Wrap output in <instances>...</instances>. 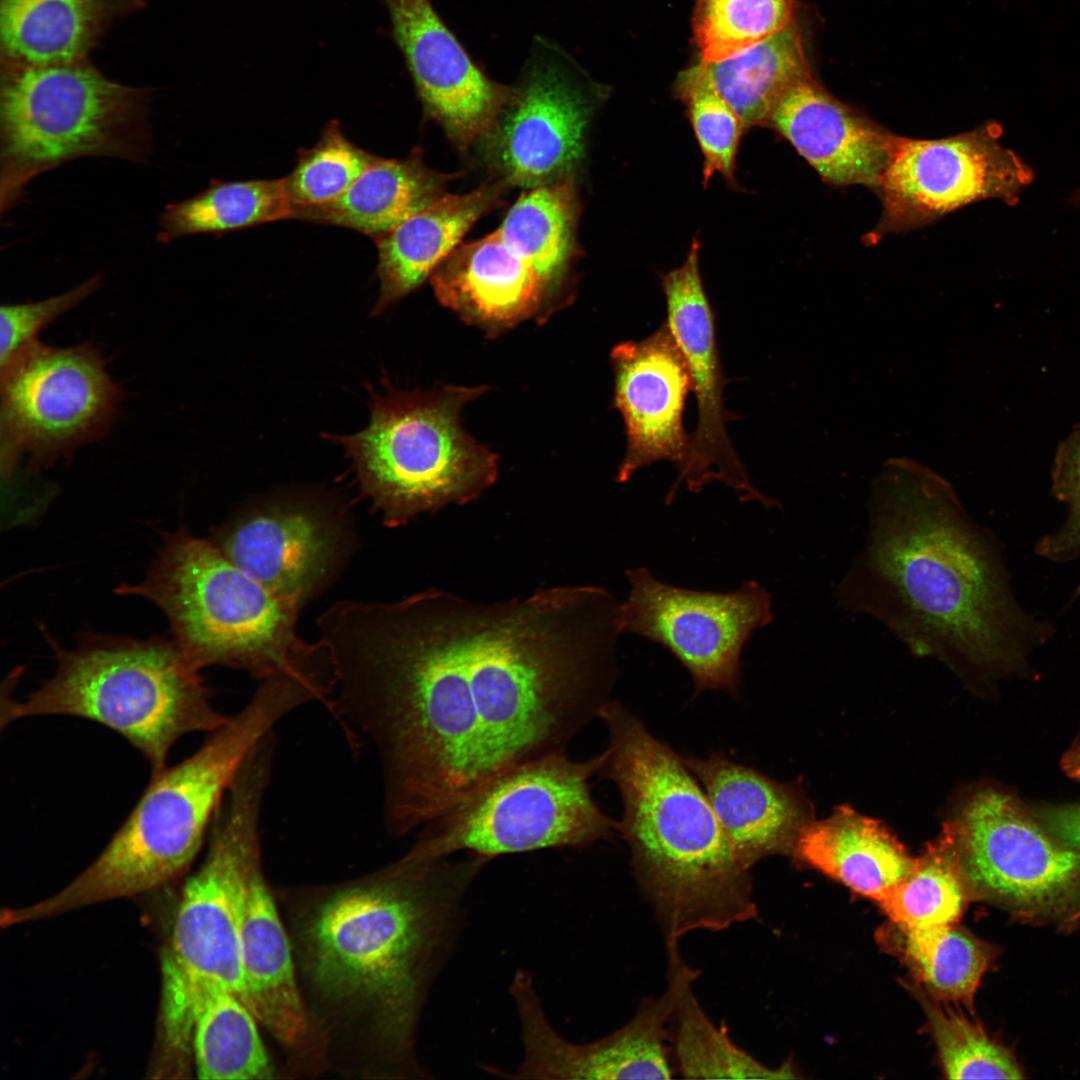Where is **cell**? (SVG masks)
I'll return each instance as SVG.
<instances>
[{
    "instance_id": "cell-16",
    "label": "cell",
    "mask_w": 1080,
    "mask_h": 1080,
    "mask_svg": "<svg viewBox=\"0 0 1080 1080\" xmlns=\"http://www.w3.org/2000/svg\"><path fill=\"white\" fill-rule=\"evenodd\" d=\"M601 98L599 86L544 43L496 124L478 143L486 164L497 180L527 190L573 179Z\"/></svg>"
},
{
    "instance_id": "cell-35",
    "label": "cell",
    "mask_w": 1080,
    "mask_h": 1080,
    "mask_svg": "<svg viewBox=\"0 0 1080 1080\" xmlns=\"http://www.w3.org/2000/svg\"><path fill=\"white\" fill-rule=\"evenodd\" d=\"M904 935V957L918 981L937 1000L970 1010L981 979L997 951L954 925Z\"/></svg>"
},
{
    "instance_id": "cell-1",
    "label": "cell",
    "mask_w": 1080,
    "mask_h": 1080,
    "mask_svg": "<svg viewBox=\"0 0 1080 1080\" xmlns=\"http://www.w3.org/2000/svg\"><path fill=\"white\" fill-rule=\"evenodd\" d=\"M616 610L602 587L563 585L493 603L431 588L322 614L334 706L375 748L388 832L566 751L611 701Z\"/></svg>"
},
{
    "instance_id": "cell-8",
    "label": "cell",
    "mask_w": 1080,
    "mask_h": 1080,
    "mask_svg": "<svg viewBox=\"0 0 1080 1080\" xmlns=\"http://www.w3.org/2000/svg\"><path fill=\"white\" fill-rule=\"evenodd\" d=\"M121 595L157 605L173 641L198 669L222 665L258 680L312 661L324 652L296 632L299 606L234 565L210 541L184 529L169 532L146 577L122 584Z\"/></svg>"
},
{
    "instance_id": "cell-24",
    "label": "cell",
    "mask_w": 1080,
    "mask_h": 1080,
    "mask_svg": "<svg viewBox=\"0 0 1080 1080\" xmlns=\"http://www.w3.org/2000/svg\"><path fill=\"white\" fill-rule=\"evenodd\" d=\"M702 784L739 862L751 870L760 860L792 852L805 824L797 792L753 767L721 753L682 757Z\"/></svg>"
},
{
    "instance_id": "cell-38",
    "label": "cell",
    "mask_w": 1080,
    "mask_h": 1080,
    "mask_svg": "<svg viewBox=\"0 0 1080 1080\" xmlns=\"http://www.w3.org/2000/svg\"><path fill=\"white\" fill-rule=\"evenodd\" d=\"M379 159L352 143L338 121L328 123L317 143L299 153L295 167L283 178L291 218L341 196Z\"/></svg>"
},
{
    "instance_id": "cell-28",
    "label": "cell",
    "mask_w": 1080,
    "mask_h": 1080,
    "mask_svg": "<svg viewBox=\"0 0 1080 1080\" xmlns=\"http://www.w3.org/2000/svg\"><path fill=\"white\" fill-rule=\"evenodd\" d=\"M792 853L875 901L905 880L917 860L879 822L843 807L829 818L804 824Z\"/></svg>"
},
{
    "instance_id": "cell-11",
    "label": "cell",
    "mask_w": 1080,
    "mask_h": 1080,
    "mask_svg": "<svg viewBox=\"0 0 1080 1080\" xmlns=\"http://www.w3.org/2000/svg\"><path fill=\"white\" fill-rule=\"evenodd\" d=\"M603 759L560 751L513 766L423 825L405 856L424 864L459 852L491 860L609 839L617 822L597 805L590 783Z\"/></svg>"
},
{
    "instance_id": "cell-7",
    "label": "cell",
    "mask_w": 1080,
    "mask_h": 1080,
    "mask_svg": "<svg viewBox=\"0 0 1080 1080\" xmlns=\"http://www.w3.org/2000/svg\"><path fill=\"white\" fill-rule=\"evenodd\" d=\"M54 647L57 665L48 680L24 699L2 696V729L36 716L94 721L137 749L154 776L180 738L210 733L228 719L173 640L87 636L72 650Z\"/></svg>"
},
{
    "instance_id": "cell-29",
    "label": "cell",
    "mask_w": 1080,
    "mask_h": 1080,
    "mask_svg": "<svg viewBox=\"0 0 1080 1080\" xmlns=\"http://www.w3.org/2000/svg\"><path fill=\"white\" fill-rule=\"evenodd\" d=\"M453 178L428 167L418 151L380 158L341 196L292 218L353 229L376 241L444 196Z\"/></svg>"
},
{
    "instance_id": "cell-45",
    "label": "cell",
    "mask_w": 1080,
    "mask_h": 1080,
    "mask_svg": "<svg viewBox=\"0 0 1080 1080\" xmlns=\"http://www.w3.org/2000/svg\"><path fill=\"white\" fill-rule=\"evenodd\" d=\"M1072 200L1076 205L1080 206V191L1074 194Z\"/></svg>"
},
{
    "instance_id": "cell-37",
    "label": "cell",
    "mask_w": 1080,
    "mask_h": 1080,
    "mask_svg": "<svg viewBox=\"0 0 1080 1080\" xmlns=\"http://www.w3.org/2000/svg\"><path fill=\"white\" fill-rule=\"evenodd\" d=\"M798 0H696L693 31L701 60L734 55L783 29Z\"/></svg>"
},
{
    "instance_id": "cell-17",
    "label": "cell",
    "mask_w": 1080,
    "mask_h": 1080,
    "mask_svg": "<svg viewBox=\"0 0 1080 1080\" xmlns=\"http://www.w3.org/2000/svg\"><path fill=\"white\" fill-rule=\"evenodd\" d=\"M668 984L643 1000L633 1018L604 1038L579 1044L564 1039L549 1022L534 980L518 970L510 992L520 1020L524 1057L514 1073L488 1068L509 1079H670L669 1025L698 971L680 951L667 954Z\"/></svg>"
},
{
    "instance_id": "cell-22",
    "label": "cell",
    "mask_w": 1080,
    "mask_h": 1080,
    "mask_svg": "<svg viewBox=\"0 0 1080 1080\" xmlns=\"http://www.w3.org/2000/svg\"><path fill=\"white\" fill-rule=\"evenodd\" d=\"M767 126L785 138L828 184L876 188L897 136L839 101L812 75L794 84Z\"/></svg>"
},
{
    "instance_id": "cell-43",
    "label": "cell",
    "mask_w": 1080,
    "mask_h": 1080,
    "mask_svg": "<svg viewBox=\"0 0 1080 1080\" xmlns=\"http://www.w3.org/2000/svg\"><path fill=\"white\" fill-rule=\"evenodd\" d=\"M1038 820L1060 842L1080 851V805L1043 809L1039 812Z\"/></svg>"
},
{
    "instance_id": "cell-33",
    "label": "cell",
    "mask_w": 1080,
    "mask_h": 1080,
    "mask_svg": "<svg viewBox=\"0 0 1080 1080\" xmlns=\"http://www.w3.org/2000/svg\"><path fill=\"white\" fill-rule=\"evenodd\" d=\"M255 1015L235 993L208 992L197 1006L192 1041L197 1077L210 1080L271 1078L274 1072Z\"/></svg>"
},
{
    "instance_id": "cell-20",
    "label": "cell",
    "mask_w": 1080,
    "mask_h": 1080,
    "mask_svg": "<svg viewBox=\"0 0 1080 1080\" xmlns=\"http://www.w3.org/2000/svg\"><path fill=\"white\" fill-rule=\"evenodd\" d=\"M424 113L459 148L478 144L515 93L474 62L429 0H383Z\"/></svg>"
},
{
    "instance_id": "cell-3",
    "label": "cell",
    "mask_w": 1080,
    "mask_h": 1080,
    "mask_svg": "<svg viewBox=\"0 0 1080 1080\" xmlns=\"http://www.w3.org/2000/svg\"><path fill=\"white\" fill-rule=\"evenodd\" d=\"M608 731L599 776L612 781L638 886L666 952L697 930L722 931L758 916L752 877L723 832L694 774L622 704L600 711Z\"/></svg>"
},
{
    "instance_id": "cell-2",
    "label": "cell",
    "mask_w": 1080,
    "mask_h": 1080,
    "mask_svg": "<svg viewBox=\"0 0 1080 1080\" xmlns=\"http://www.w3.org/2000/svg\"><path fill=\"white\" fill-rule=\"evenodd\" d=\"M866 512L862 548L835 585L842 609L953 667L1014 668L1049 639V625L1017 602L995 539L947 480L894 460L873 481Z\"/></svg>"
},
{
    "instance_id": "cell-19",
    "label": "cell",
    "mask_w": 1080,
    "mask_h": 1080,
    "mask_svg": "<svg viewBox=\"0 0 1080 1080\" xmlns=\"http://www.w3.org/2000/svg\"><path fill=\"white\" fill-rule=\"evenodd\" d=\"M212 542L243 572L301 608L336 575L351 535L333 505L286 495L247 507Z\"/></svg>"
},
{
    "instance_id": "cell-25",
    "label": "cell",
    "mask_w": 1080,
    "mask_h": 1080,
    "mask_svg": "<svg viewBox=\"0 0 1080 1080\" xmlns=\"http://www.w3.org/2000/svg\"><path fill=\"white\" fill-rule=\"evenodd\" d=\"M508 185L497 180L465 194H445L376 240L380 280L374 315L432 276L482 216L498 207Z\"/></svg>"
},
{
    "instance_id": "cell-41",
    "label": "cell",
    "mask_w": 1080,
    "mask_h": 1080,
    "mask_svg": "<svg viewBox=\"0 0 1080 1080\" xmlns=\"http://www.w3.org/2000/svg\"><path fill=\"white\" fill-rule=\"evenodd\" d=\"M1052 492L1066 507L1062 524L1043 536L1036 553L1051 562L1080 558V424L1060 444L1052 466Z\"/></svg>"
},
{
    "instance_id": "cell-6",
    "label": "cell",
    "mask_w": 1080,
    "mask_h": 1080,
    "mask_svg": "<svg viewBox=\"0 0 1080 1080\" xmlns=\"http://www.w3.org/2000/svg\"><path fill=\"white\" fill-rule=\"evenodd\" d=\"M274 746L258 744L230 784L208 833V849L187 878L162 955L161 1025L167 1050L184 1053L195 1012L211 990L243 1001L240 932L251 879L261 868L260 814Z\"/></svg>"
},
{
    "instance_id": "cell-36",
    "label": "cell",
    "mask_w": 1080,
    "mask_h": 1080,
    "mask_svg": "<svg viewBox=\"0 0 1080 1080\" xmlns=\"http://www.w3.org/2000/svg\"><path fill=\"white\" fill-rule=\"evenodd\" d=\"M673 1047L676 1068L688 1079H791L793 1066L784 1063L769 1067L729 1037L706 1015L689 988L682 996L674 1017Z\"/></svg>"
},
{
    "instance_id": "cell-4",
    "label": "cell",
    "mask_w": 1080,
    "mask_h": 1080,
    "mask_svg": "<svg viewBox=\"0 0 1080 1080\" xmlns=\"http://www.w3.org/2000/svg\"><path fill=\"white\" fill-rule=\"evenodd\" d=\"M489 861L469 853L429 864L403 857L376 882L335 893L308 929L316 986L337 1000L376 1005L392 1042L409 1051L427 989L459 936L465 895Z\"/></svg>"
},
{
    "instance_id": "cell-23",
    "label": "cell",
    "mask_w": 1080,
    "mask_h": 1080,
    "mask_svg": "<svg viewBox=\"0 0 1080 1080\" xmlns=\"http://www.w3.org/2000/svg\"><path fill=\"white\" fill-rule=\"evenodd\" d=\"M438 301L463 321L496 336L557 311L533 268L498 230L459 245L432 274Z\"/></svg>"
},
{
    "instance_id": "cell-44",
    "label": "cell",
    "mask_w": 1080,
    "mask_h": 1080,
    "mask_svg": "<svg viewBox=\"0 0 1080 1080\" xmlns=\"http://www.w3.org/2000/svg\"><path fill=\"white\" fill-rule=\"evenodd\" d=\"M1061 768L1072 780L1080 782V743L1074 744L1063 756Z\"/></svg>"
},
{
    "instance_id": "cell-10",
    "label": "cell",
    "mask_w": 1080,
    "mask_h": 1080,
    "mask_svg": "<svg viewBox=\"0 0 1080 1080\" xmlns=\"http://www.w3.org/2000/svg\"><path fill=\"white\" fill-rule=\"evenodd\" d=\"M485 389L445 386L376 395L366 428L334 437L385 524L400 526L422 513L467 504L495 483L497 456L461 424L465 405Z\"/></svg>"
},
{
    "instance_id": "cell-18",
    "label": "cell",
    "mask_w": 1080,
    "mask_h": 1080,
    "mask_svg": "<svg viewBox=\"0 0 1080 1080\" xmlns=\"http://www.w3.org/2000/svg\"><path fill=\"white\" fill-rule=\"evenodd\" d=\"M699 248L698 239H694L683 264L661 275L665 323L686 360L697 408L687 458L677 470L665 503L673 501L682 483L698 493L708 484L720 482L742 502L757 501L766 508L775 507L778 502L751 483L728 435L727 424L738 416L724 406L723 390L728 379L718 351L715 314L700 275Z\"/></svg>"
},
{
    "instance_id": "cell-5",
    "label": "cell",
    "mask_w": 1080,
    "mask_h": 1080,
    "mask_svg": "<svg viewBox=\"0 0 1080 1080\" xmlns=\"http://www.w3.org/2000/svg\"><path fill=\"white\" fill-rule=\"evenodd\" d=\"M311 701L307 685L288 674L260 681L248 703L201 747L150 782L98 857L66 887L16 910L24 923L155 889L196 858L214 816L244 760L274 726Z\"/></svg>"
},
{
    "instance_id": "cell-40",
    "label": "cell",
    "mask_w": 1080,
    "mask_h": 1080,
    "mask_svg": "<svg viewBox=\"0 0 1080 1080\" xmlns=\"http://www.w3.org/2000/svg\"><path fill=\"white\" fill-rule=\"evenodd\" d=\"M930 1029L950 1079H1022L1021 1068L1004 1046L959 1012L925 1003Z\"/></svg>"
},
{
    "instance_id": "cell-13",
    "label": "cell",
    "mask_w": 1080,
    "mask_h": 1080,
    "mask_svg": "<svg viewBox=\"0 0 1080 1080\" xmlns=\"http://www.w3.org/2000/svg\"><path fill=\"white\" fill-rule=\"evenodd\" d=\"M952 824L970 892L1029 915L1080 907V851L1038 825L1009 794H974Z\"/></svg>"
},
{
    "instance_id": "cell-9",
    "label": "cell",
    "mask_w": 1080,
    "mask_h": 1080,
    "mask_svg": "<svg viewBox=\"0 0 1080 1080\" xmlns=\"http://www.w3.org/2000/svg\"><path fill=\"white\" fill-rule=\"evenodd\" d=\"M152 90L106 77L90 60L1 61L0 208L11 210L36 176L78 158L142 161L150 152Z\"/></svg>"
},
{
    "instance_id": "cell-14",
    "label": "cell",
    "mask_w": 1080,
    "mask_h": 1080,
    "mask_svg": "<svg viewBox=\"0 0 1080 1080\" xmlns=\"http://www.w3.org/2000/svg\"><path fill=\"white\" fill-rule=\"evenodd\" d=\"M625 574L630 591L618 606L619 634L666 648L691 675L695 694L736 695L742 650L756 629L773 620L771 594L754 580L722 593L669 585L644 567Z\"/></svg>"
},
{
    "instance_id": "cell-15",
    "label": "cell",
    "mask_w": 1080,
    "mask_h": 1080,
    "mask_svg": "<svg viewBox=\"0 0 1080 1080\" xmlns=\"http://www.w3.org/2000/svg\"><path fill=\"white\" fill-rule=\"evenodd\" d=\"M1001 137L996 122L941 139L897 136L875 188L882 214L873 238L923 227L982 200L1016 204L1034 173Z\"/></svg>"
},
{
    "instance_id": "cell-26",
    "label": "cell",
    "mask_w": 1080,
    "mask_h": 1080,
    "mask_svg": "<svg viewBox=\"0 0 1080 1080\" xmlns=\"http://www.w3.org/2000/svg\"><path fill=\"white\" fill-rule=\"evenodd\" d=\"M241 967L243 1002L281 1042H300L308 1017L297 985L290 944L265 881L253 875L243 911Z\"/></svg>"
},
{
    "instance_id": "cell-12",
    "label": "cell",
    "mask_w": 1080,
    "mask_h": 1080,
    "mask_svg": "<svg viewBox=\"0 0 1080 1080\" xmlns=\"http://www.w3.org/2000/svg\"><path fill=\"white\" fill-rule=\"evenodd\" d=\"M2 474L26 454L32 468L48 467L104 436L122 390L97 346L53 347L31 342L0 367Z\"/></svg>"
},
{
    "instance_id": "cell-21",
    "label": "cell",
    "mask_w": 1080,
    "mask_h": 1080,
    "mask_svg": "<svg viewBox=\"0 0 1080 1080\" xmlns=\"http://www.w3.org/2000/svg\"><path fill=\"white\" fill-rule=\"evenodd\" d=\"M614 372L613 408L623 419L626 448L616 481L627 482L658 461L684 464L690 434L683 413L692 392L690 372L665 322L640 341H624L610 353Z\"/></svg>"
},
{
    "instance_id": "cell-42",
    "label": "cell",
    "mask_w": 1080,
    "mask_h": 1080,
    "mask_svg": "<svg viewBox=\"0 0 1080 1080\" xmlns=\"http://www.w3.org/2000/svg\"><path fill=\"white\" fill-rule=\"evenodd\" d=\"M101 284L102 275L95 273L65 293L34 302L2 305L0 367L25 346L37 340L42 329L93 294Z\"/></svg>"
},
{
    "instance_id": "cell-32",
    "label": "cell",
    "mask_w": 1080,
    "mask_h": 1080,
    "mask_svg": "<svg viewBox=\"0 0 1080 1080\" xmlns=\"http://www.w3.org/2000/svg\"><path fill=\"white\" fill-rule=\"evenodd\" d=\"M291 215L283 178L214 179L193 197L165 206L159 218L157 240L170 243L188 235L223 234L289 219Z\"/></svg>"
},
{
    "instance_id": "cell-31",
    "label": "cell",
    "mask_w": 1080,
    "mask_h": 1080,
    "mask_svg": "<svg viewBox=\"0 0 1080 1080\" xmlns=\"http://www.w3.org/2000/svg\"><path fill=\"white\" fill-rule=\"evenodd\" d=\"M696 67L745 129L767 126L782 96L812 75L794 18L770 37L718 61L700 60Z\"/></svg>"
},
{
    "instance_id": "cell-27",
    "label": "cell",
    "mask_w": 1080,
    "mask_h": 1080,
    "mask_svg": "<svg viewBox=\"0 0 1080 1080\" xmlns=\"http://www.w3.org/2000/svg\"><path fill=\"white\" fill-rule=\"evenodd\" d=\"M143 0H0L1 61L55 64L89 58Z\"/></svg>"
},
{
    "instance_id": "cell-34",
    "label": "cell",
    "mask_w": 1080,
    "mask_h": 1080,
    "mask_svg": "<svg viewBox=\"0 0 1080 1080\" xmlns=\"http://www.w3.org/2000/svg\"><path fill=\"white\" fill-rule=\"evenodd\" d=\"M970 889L956 846L953 824L916 860L910 875L877 902L902 933L955 925Z\"/></svg>"
},
{
    "instance_id": "cell-30",
    "label": "cell",
    "mask_w": 1080,
    "mask_h": 1080,
    "mask_svg": "<svg viewBox=\"0 0 1080 1080\" xmlns=\"http://www.w3.org/2000/svg\"><path fill=\"white\" fill-rule=\"evenodd\" d=\"M578 212L574 179H568L524 191L497 229L536 272L557 310L571 297Z\"/></svg>"
},
{
    "instance_id": "cell-39",
    "label": "cell",
    "mask_w": 1080,
    "mask_h": 1080,
    "mask_svg": "<svg viewBox=\"0 0 1080 1080\" xmlns=\"http://www.w3.org/2000/svg\"><path fill=\"white\" fill-rule=\"evenodd\" d=\"M678 96L703 155V184L719 173L736 188L738 147L745 126L737 113L699 72L696 65L683 71L676 82Z\"/></svg>"
}]
</instances>
